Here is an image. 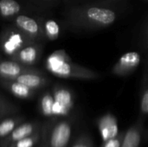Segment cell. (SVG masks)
<instances>
[{
	"label": "cell",
	"instance_id": "d4e9b609",
	"mask_svg": "<svg viewBox=\"0 0 148 147\" xmlns=\"http://www.w3.org/2000/svg\"><path fill=\"white\" fill-rule=\"evenodd\" d=\"M144 69L148 70V52H147V55L144 60Z\"/></svg>",
	"mask_w": 148,
	"mask_h": 147
},
{
	"label": "cell",
	"instance_id": "6da1fadb",
	"mask_svg": "<svg viewBox=\"0 0 148 147\" xmlns=\"http://www.w3.org/2000/svg\"><path fill=\"white\" fill-rule=\"evenodd\" d=\"M121 12V4L85 3L71 8L68 14V20L74 29L95 31L114 24Z\"/></svg>",
	"mask_w": 148,
	"mask_h": 147
},
{
	"label": "cell",
	"instance_id": "5b68a950",
	"mask_svg": "<svg viewBox=\"0 0 148 147\" xmlns=\"http://www.w3.org/2000/svg\"><path fill=\"white\" fill-rule=\"evenodd\" d=\"M145 118L138 117L137 120L127 130L121 147H140L145 130Z\"/></svg>",
	"mask_w": 148,
	"mask_h": 147
},
{
	"label": "cell",
	"instance_id": "277c9868",
	"mask_svg": "<svg viewBox=\"0 0 148 147\" xmlns=\"http://www.w3.org/2000/svg\"><path fill=\"white\" fill-rule=\"evenodd\" d=\"M73 132V121L63 120L57 122L51 129L49 146V147H67Z\"/></svg>",
	"mask_w": 148,
	"mask_h": 147
},
{
	"label": "cell",
	"instance_id": "7c38bea8",
	"mask_svg": "<svg viewBox=\"0 0 148 147\" xmlns=\"http://www.w3.org/2000/svg\"><path fill=\"white\" fill-rule=\"evenodd\" d=\"M21 73V67L13 62H3L0 63V74L6 77L15 78Z\"/></svg>",
	"mask_w": 148,
	"mask_h": 147
},
{
	"label": "cell",
	"instance_id": "ffe728a7",
	"mask_svg": "<svg viewBox=\"0 0 148 147\" xmlns=\"http://www.w3.org/2000/svg\"><path fill=\"white\" fill-rule=\"evenodd\" d=\"M16 120L12 119H8L0 123V138L6 137L8 134H10L16 126Z\"/></svg>",
	"mask_w": 148,
	"mask_h": 147
},
{
	"label": "cell",
	"instance_id": "9c48e42d",
	"mask_svg": "<svg viewBox=\"0 0 148 147\" xmlns=\"http://www.w3.org/2000/svg\"><path fill=\"white\" fill-rule=\"evenodd\" d=\"M35 131V126L31 123H24L15 128L10 134L8 139L9 143H14L24 138L29 137Z\"/></svg>",
	"mask_w": 148,
	"mask_h": 147
},
{
	"label": "cell",
	"instance_id": "9a60e30c",
	"mask_svg": "<svg viewBox=\"0 0 148 147\" xmlns=\"http://www.w3.org/2000/svg\"><path fill=\"white\" fill-rule=\"evenodd\" d=\"M10 88H11V92L15 95L20 98H27L30 94V88L18 81L12 83Z\"/></svg>",
	"mask_w": 148,
	"mask_h": 147
},
{
	"label": "cell",
	"instance_id": "52a82bcc",
	"mask_svg": "<svg viewBox=\"0 0 148 147\" xmlns=\"http://www.w3.org/2000/svg\"><path fill=\"white\" fill-rule=\"evenodd\" d=\"M53 115L67 116L73 107L74 101L70 91L62 88L55 92Z\"/></svg>",
	"mask_w": 148,
	"mask_h": 147
},
{
	"label": "cell",
	"instance_id": "7402d4cb",
	"mask_svg": "<svg viewBox=\"0 0 148 147\" xmlns=\"http://www.w3.org/2000/svg\"><path fill=\"white\" fill-rule=\"evenodd\" d=\"M71 147H95V146L88 134H82L75 139Z\"/></svg>",
	"mask_w": 148,
	"mask_h": 147
},
{
	"label": "cell",
	"instance_id": "4316f807",
	"mask_svg": "<svg viewBox=\"0 0 148 147\" xmlns=\"http://www.w3.org/2000/svg\"><path fill=\"white\" fill-rule=\"evenodd\" d=\"M147 139H148V133H147Z\"/></svg>",
	"mask_w": 148,
	"mask_h": 147
},
{
	"label": "cell",
	"instance_id": "d6986e66",
	"mask_svg": "<svg viewBox=\"0 0 148 147\" xmlns=\"http://www.w3.org/2000/svg\"><path fill=\"white\" fill-rule=\"evenodd\" d=\"M21 44H22L21 36L18 34L12 35L4 45L5 51H7L8 53L10 54L13 51H15L16 49H17L21 46Z\"/></svg>",
	"mask_w": 148,
	"mask_h": 147
},
{
	"label": "cell",
	"instance_id": "3957f363",
	"mask_svg": "<svg viewBox=\"0 0 148 147\" xmlns=\"http://www.w3.org/2000/svg\"><path fill=\"white\" fill-rule=\"evenodd\" d=\"M142 62V55L138 51H128L123 54L114 63L111 74L124 78L134 74Z\"/></svg>",
	"mask_w": 148,
	"mask_h": 147
},
{
	"label": "cell",
	"instance_id": "30bf717a",
	"mask_svg": "<svg viewBox=\"0 0 148 147\" xmlns=\"http://www.w3.org/2000/svg\"><path fill=\"white\" fill-rule=\"evenodd\" d=\"M16 25L30 35H36L39 32V26L37 23L29 16L20 15L16 19Z\"/></svg>",
	"mask_w": 148,
	"mask_h": 147
},
{
	"label": "cell",
	"instance_id": "7a4b0ae2",
	"mask_svg": "<svg viewBox=\"0 0 148 147\" xmlns=\"http://www.w3.org/2000/svg\"><path fill=\"white\" fill-rule=\"evenodd\" d=\"M48 68L54 75L62 78L82 81H95L101 78V74L95 70L70 62L63 50L54 53L49 58Z\"/></svg>",
	"mask_w": 148,
	"mask_h": 147
},
{
	"label": "cell",
	"instance_id": "4fadbf2b",
	"mask_svg": "<svg viewBox=\"0 0 148 147\" xmlns=\"http://www.w3.org/2000/svg\"><path fill=\"white\" fill-rule=\"evenodd\" d=\"M16 81L24 84L25 86L29 87V88H34L36 87H39L42 84V77L32 75V74H25V75H20L16 77Z\"/></svg>",
	"mask_w": 148,
	"mask_h": 147
},
{
	"label": "cell",
	"instance_id": "cb8c5ba5",
	"mask_svg": "<svg viewBox=\"0 0 148 147\" xmlns=\"http://www.w3.org/2000/svg\"><path fill=\"white\" fill-rule=\"evenodd\" d=\"M80 3H112V4H121L125 0H75Z\"/></svg>",
	"mask_w": 148,
	"mask_h": 147
},
{
	"label": "cell",
	"instance_id": "8fae6325",
	"mask_svg": "<svg viewBox=\"0 0 148 147\" xmlns=\"http://www.w3.org/2000/svg\"><path fill=\"white\" fill-rule=\"evenodd\" d=\"M20 4L16 0H0V13L3 16H11L20 10Z\"/></svg>",
	"mask_w": 148,
	"mask_h": 147
},
{
	"label": "cell",
	"instance_id": "603a6c76",
	"mask_svg": "<svg viewBox=\"0 0 148 147\" xmlns=\"http://www.w3.org/2000/svg\"><path fill=\"white\" fill-rule=\"evenodd\" d=\"M124 134H125V131L121 132L116 137L103 142L101 147H121Z\"/></svg>",
	"mask_w": 148,
	"mask_h": 147
},
{
	"label": "cell",
	"instance_id": "484cf974",
	"mask_svg": "<svg viewBox=\"0 0 148 147\" xmlns=\"http://www.w3.org/2000/svg\"><path fill=\"white\" fill-rule=\"evenodd\" d=\"M143 1H145V2H148V0H143Z\"/></svg>",
	"mask_w": 148,
	"mask_h": 147
},
{
	"label": "cell",
	"instance_id": "5bb4252c",
	"mask_svg": "<svg viewBox=\"0 0 148 147\" xmlns=\"http://www.w3.org/2000/svg\"><path fill=\"white\" fill-rule=\"evenodd\" d=\"M55 103L54 96L49 94H45L41 101V110L44 116H53V106Z\"/></svg>",
	"mask_w": 148,
	"mask_h": 147
},
{
	"label": "cell",
	"instance_id": "8992f818",
	"mask_svg": "<svg viewBox=\"0 0 148 147\" xmlns=\"http://www.w3.org/2000/svg\"><path fill=\"white\" fill-rule=\"evenodd\" d=\"M95 124L103 142L116 137L120 133L118 130L117 120L115 116L110 113H107L99 117L96 120Z\"/></svg>",
	"mask_w": 148,
	"mask_h": 147
},
{
	"label": "cell",
	"instance_id": "2e32d148",
	"mask_svg": "<svg viewBox=\"0 0 148 147\" xmlns=\"http://www.w3.org/2000/svg\"><path fill=\"white\" fill-rule=\"evenodd\" d=\"M36 57V49L33 47H27L20 51L19 58L22 62L25 63H32L35 62Z\"/></svg>",
	"mask_w": 148,
	"mask_h": 147
},
{
	"label": "cell",
	"instance_id": "ba28073f",
	"mask_svg": "<svg viewBox=\"0 0 148 147\" xmlns=\"http://www.w3.org/2000/svg\"><path fill=\"white\" fill-rule=\"evenodd\" d=\"M142 118L148 116V70H143L140 89V114Z\"/></svg>",
	"mask_w": 148,
	"mask_h": 147
},
{
	"label": "cell",
	"instance_id": "ac0fdd59",
	"mask_svg": "<svg viewBox=\"0 0 148 147\" xmlns=\"http://www.w3.org/2000/svg\"><path fill=\"white\" fill-rule=\"evenodd\" d=\"M45 30L47 36L49 39L55 40L58 37L60 33V29L56 22L54 20H48L45 23Z\"/></svg>",
	"mask_w": 148,
	"mask_h": 147
},
{
	"label": "cell",
	"instance_id": "44dd1931",
	"mask_svg": "<svg viewBox=\"0 0 148 147\" xmlns=\"http://www.w3.org/2000/svg\"><path fill=\"white\" fill-rule=\"evenodd\" d=\"M37 140H38V134L35 136H29L23 139H20L16 142H14L10 147H33L36 145Z\"/></svg>",
	"mask_w": 148,
	"mask_h": 147
},
{
	"label": "cell",
	"instance_id": "e0dca14e",
	"mask_svg": "<svg viewBox=\"0 0 148 147\" xmlns=\"http://www.w3.org/2000/svg\"><path fill=\"white\" fill-rule=\"evenodd\" d=\"M139 45L142 51L148 52V18L141 27L139 36Z\"/></svg>",
	"mask_w": 148,
	"mask_h": 147
}]
</instances>
